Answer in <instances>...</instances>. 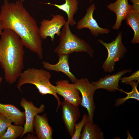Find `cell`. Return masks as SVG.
<instances>
[{"instance_id":"6da1fadb","label":"cell","mask_w":139,"mask_h":139,"mask_svg":"<svg viewBox=\"0 0 139 139\" xmlns=\"http://www.w3.org/2000/svg\"><path fill=\"white\" fill-rule=\"evenodd\" d=\"M0 21L2 30H12L20 38L24 47L44 58L42 41L37 22L20 0L11 3L4 0L1 8Z\"/></svg>"},{"instance_id":"7a4b0ae2","label":"cell","mask_w":139,"mask_h":139,"mask_svg":"<svg viewBox=\"0 0 139 139\" xmlns=\"http://www.w3.org/2000/svg\"><path fill=\"white\" fill-rule=\"evenodd\" d=\"M0 39V65L6 82L15 83L24 68V45L19 36L12 30H3Z\"/></svg>"},{"instance_id":"3957f363","label":"cell","mask_w":139,"mask_h":139,"mask_svg":"<svg viewBox=\"0 0 139 139\" xmlns=\"http://www.w3.org/2000/svg\"><path fill=\"white\" fill-rule=\"evenodd\" d=\"M51 77L50 73L42 69L29 68L22 72L18 79L16 85L17 88L22 92L21 86L23 85L30 84L34 85L38 92L42 96L49 94L53 95L56 98L57 105L56 111L61 105L59 98L56 92V86L52 84L50 81Z\"/></svg>"},{"instance_id":"277c9868","label":"cell","mask_w":139,"mask_h":139,"mask_svg":"<svg viewBox=\"0 0 139 139\" xmlns=\"http://www.w3.org/2000/svg\"><path fill=\"white\" fill-rule=\"evenodd\" d=\"M68 22H66L60 31L59 42L54 51L59 57L74 53L84 52L92 58L94 51L85 40L71 31Z\"/></svg>"},{"instance_id":"5b68a950","label":"cell","mask_w":139,"mask_h":139,"mask_svg":"<svg viewBox=\"0 0 139 139\" xmlns=\"http://www.w3.org/2000/svg\"><path fill=\"white\" fill-rule=\"evenodd\" d=\"M122 33L119 32L115 39L107 43L100 39L98 41L106 48L108 55L102 65V68L105 72L111 73L114 70L115 63L124 57L127 49L122 42Z\"/></svg>"},{"instance_id":"8992f818","label":"cell","mask_w":139,"mask_h":139,"mask_svg":"<svg viewBox=\"0 0 139 139\" xmlns=\"http://www.w3.org/2000/svg\"><path fill=\"white\" fill-rule=\"evenodd\" d=\"M74 84L82 96L80 105L87 109L88 114V119L93 122L95 108L93 95L96 90V88L88 79L86 78L77 79Z\"/></svg>"},{"instance_id":"52a82bcc","label":"cell","mask_w":139,"mask_h":139,"mask_svg":"<svg viewBox=\"0 0 139 139\" xmlns=\"http://www.w3.org/2000/svg\"><path fill=\"white\" fill-rule=\"evenodd\" d=\"M66 22L64 17L60 14L54 15L50 20L43 19L39 28L40 35L41 39H46L48 37H49L51 41L53 42L55 35L59 36L61 29Z\"/></svg>"},{"instance_id":"ba28073f","label":"cell","mask_w":139,"mask_h":139,"mask_svg":"<svg viewBox=\"0 0 139 139\" xmlns=\"http://www.w3.org/2000/svg\"><path fill=\"white\" fill-rule=\"evenodd\" d=\"M95 9V5L94 3L89 6L86 9L84 16L77 22L76 29L80 30L84 28H88L92 35L96 37L100 34L109 33L110 32L109 29L100 27L94 19L93 13Z\"/></svg>"},{"instance_id":"9c48e42d","label":"cell","mask_w":139,"mask_h":139,"mask_svg":"<svg viewBox=\"0 0 139 139\" xmlns=\"http://www.w3.org/2000/svg\"><path fill=\"white\" fill-rule=\"evenodd\" d=\"M62 119L65 128L70 136H73L75 125L80 116L78 106L64 100L62 102Z\"/></svg>"},{"instance_id":"30bf717a","label":"cell","mask_w":139,"mask_h":139,"mask_svg":"<svg viewBox=\"0 0 139 139\" xmlns=\"http://www.w3.org/2000/svg\"><path fill=\"white\" fill-rule=\"evenodd\" d=\"M57 94L62 96L65 100L74 105L79 106L82 98L80 96V92L74 83H69L67 80H59L55 82Z\"/></svg>"},{"instance_id":"8fae6325","label":"cell","mask_w":139,"mask_h":139,"mask_svg":"<svg viewBox=\"0 0 139 139\" xmlns=\"http://www.w3.org/2000/svg\"><path fill=\"white\" fill-rule=\"evenodd\" d=\"M20 105L25 110V122L23 132L19 139L28 133H34L33 123L34 117L37 114L43 112L45 108L44 104L41 105L39 108L37 107L34 105L32 101H27L24 98L21 99Z\"/></svg>"},{"instance_id":"7c38bea8","label":"cell","mask_w":139,"mask_h":139,"mask_svg":"<svg viewBox=\"0 0 139 139\" xmlns=\"http://www.w3.org/2000/svg\"><path fill=\"white\" fill-rule=\"evenodd\" d=\"M132 72L131 69L123 70L112 75L109 74L103 78H100L97 81H92L91 83L96 90L103 89L109 91L119 90L121 92L122 89L118 88L119 80L124 74Z\"/></svg>"},{"instance_id":"4fadbf2b","label":"cell","mask_w":139,"mask_h":139,"mask_svg":"<svg viewBox=\"0 0 139 139\" xmlns=\"http://www.w3.org/2000/svg\"><path fill=\"white\" fill-rule=\"evenodd\" d=\"M110 11L114 12L116 15V20L112 29L118 30L121 23L130 11L132 9V5L128 2V0H116L114 2L110 3L107 6Z\"/></svg>"},{"instance_id":"5bb4252c","label":"cell","mask_w":139,"mask_h":139,"mask_svg":"<svg viewBox=\"0 0 139 139\" xmlns=\"http://www.w3.org/2000/svg\"><path fill=\"white\" fill-rule=\"evenodd\" d=\"M33 129L38 139H52L53 130L49 125L47 114L35 116L33 123Z\"/></svg>"},{"instance_id":"9a60e30c","label":"cell","mask_w":139,"mask_h":139,"mask_svg":"<svg viewBox=\"0 0 139 139\" xmlns=\"http://www.w3.org/2000/svg\"><path fill=\"white\" fill-rule=\"evenodd\" d=\"M69 55H63L59 56L58 62L54 64L44 61L42 62L43 67L46 69L57 72H61L67 76L72 83L77 79L70 71L68 58Z\"/></svg>"},{"instance_id":"2e32d148","label":"cell","mask_w":139,"mask_h":139,"mask_svg":"<svg viewBox=\"0 0 139 139\" xmlns=\"http://www.w3.org/2000/svg\"><path fill=\"white\" fill-rule=\"evenodd\" d=\"M0 113L16 125L22 126L25 121V112H21L14 105L0 103Z\"/></svg>"},{"instance_id":"e0dca14e","label":"cell","mask_w":139,"mask_h":139,"mask_svg":"<svg viewBox=\"0 0 139 139\" xmlns=\"http://www.w3.org/2000/svg\"><path fill=\"white\" fill-rule=\"evenodd\" d=\"M64 0L65 3L62 4H52L49 2L43 3L54 6L65 12L67 16V21L69 25L74 26L76 24L74 17L79 9V0Z\"/></svg>"},{"instance_id":"ac0fdd59","label":"cell","mask_w":139,"mask_h":139,"mask_svg":"<svg viewBox=\"0 0 139 139\" xmlns=\"http://www.w3.org/2000/svg\"><path fill=\"white\" fill-rule=\"evenodd\" d=\"M104 133L101 129L93 121L88 119L82 131L80 139H103Z\"/></svg>"},{"instance_id":"d6986e66","label":"cell","mask_w":139,"mask_h":139,"mask_svg":"<svg viewBox=\"0 0 139 139\" xmlns=\"http://www.w3.org/2000/svg\"><path fill=\"white\" fill-rule=\"evenodd\" d=\"M127 25L133 30L134 34L131 41L132 44L139 43V11L132 9L129 12L125 19Z\"/></svg>"},{"instance_id":"ffe728a7","label":"cell","mask_w":139,"mask_h":139,"mask_svg":"<svg viewBox=\"0 0 139 139\" xmlns=\"http://www.w3.org/2000/svg\"><path fill=\"white\" fill-rule=\"evenodd\" d=\"M139 81H133L128 83L127 84L130 85L132 87V90L129 92H126L122 90L121 92H124L127 94V96L124 98H120L116 99L115 105L118 106L123 104L127 100L133 99L139 100V92L137 89V86Z\"/></svg>"},{"instance_id":"44dd1931","label":"cell","mask_w":139,"mask_h":139,"mask_svg":"<svg viewBox=\"0 0 139 139\" xmlns=\"http://www.w3.org/2000/svg\"><path fill=\"white\" fill-rule=\"evenodd\" d=\"M24 130V128L22 126L11 124L5 133L0 137V139H16L21 136Z\"/></svg>"},{"instance_id":"7402d4cb","label":"cell","mask_w":139,"mask_h":139,"mask_svg":"<svg viewBox=\"0 0 139 139\" xmlns=\"http://www.w3.org/2000/svg\"><path fill=\"white\" fill-rule=\"evenodd\" d=\"M88 119V115L85 114L80 121L76 123L75 125V130L71 139H80L84 125Z\"/></svg>"},{"instance_id":"603a6c76","label":"cell","mask_w":139,"mask_h":139,"mask_svg":"<svg viewBox=\"0 0 139 139\" xmlns=\"http://www.w3.org/2000/svg\"><path fill=\"white\" fill-rule=\"evenodd\" d=\"M12 121L0 113V137L5 133Z\"/></svg>"},{"instance_id":"cb8c5ba5","label":"cell","mask_w":139,"mask_h":139,"mask_svg":"<svg viewBox=\"0 0 139 139\" xmlns=\"http://www.w3.org/2000/svg\"><path fill=\"white\" fill-rule=\"evenodd\" d=\"M139 71L137 70L132 73L130 76L121 78L120 80L122 83L126 84L133 81H139Z\"/></svg>"},{"instance_id":"d4e9b609","label":"cell","mask_w":139,"mask_h":139,"mask_svg":"<svg viewBox=\"0 0 139 139\" xmlns=\"http://www.w3.org/2000/svg\"><path fill=\"white\" fill-rule=\"evenodd\" d=\"M132 3V8L139 11V0H130Z\"/></svg>"},{"instance_id":"484cf974","label":"cell","mask_w":139,"mask_h":139,"mask_svg":"<svg viewBox=\"0 0 139 139\" xmlns=\"http://www.w3.org/2000/svg\"><path fill=\"white\" fill-rule=\"evenodd\" d=\"M24 139H38L37 136L34 133H28L23 138Z\"/></svg>"},{"instance_id":"4316f807","label":"cell","mask_w":139,"mask_h":139,"mask_svg":"<svg viewBox=\"0 0 139 139\" xmlns=\"http://www.w3.org/2000/svg\"><path fill=\"white\" fill-rule=\"evenodd\" d=\"M2 30L1 24L0 21V35H1L2 33Z\"/></svg>"},{"instance_id":"83f0119b","label":"cell","mask_w":139,"mask_h":139,"mask_svg":"<svg viewBox=\"0 0 139 139\" xmlns=\"http://www.w3.org/2000/svg\"><path fill=\"white\" fill-rule=\"evenodd\" d=\"M2 77H1L0 76V89H1V87L0 84L2 82Z\"/></svg>"},{"instance_id":"f1b7e54d","label":"cell","mask_w":139,"mask_h":139,"mask_svg":"<svg viewBox=\"0 0 139 139\" xmlns=\"http://www.w3.org/2000/svg\"><path fill=\"white\" fill-rule=\"evenodd\" d=\"M20 0V1H21V2H23L25 0Z\"/></svg>"},{"instance_id":"f546056e","label":"cell","mask_w":139,"mask_h":139,"mask_svg":"<svg viewBox=\"0 0 139 139\" xmlns=\"http://www.w3.org/2000/svg\"><path fill=\"white\" fill-rule=\"evenodd\" d=\"M93 0H90V3H91L92 2V1Z\"/></svg>"}]
</instances>
